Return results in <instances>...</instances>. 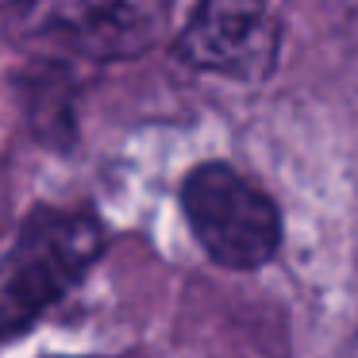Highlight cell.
<instances>
[{
	"label": "cell",
	"instance_id": "obj_1",
	"mask_svg": "<svg viewBox=\"0 0 358 358\" xmlns=\"http://www.w3.org/2000/svg\"><path fill=\"white\" fill-rule=\"evenodd\" d=\"M104 255V224L93 212L35 208L0 258V339L39 324L85 281Z\"/></svg>",
	"mask_w": 358,
	"mask_h": 358
},
{
	"label": "cell",
	"instance_id": "obj_2",
	"mask_svg": "<svg viewBox=\"0 0 358 358\" xmlns=\"http://www.w3.org/2000/svg\"><path fill=\"white\" fill-rule=\"evenodd\" d=\"M170 8L173 0H24L8 35L50 62H124L162 39Z\"/></svg>",
	"mask_w": 358,
	"mask_h": 358
},
{
	"label": "cell",
	"instance_id": "obj_4",
	"mask_svg": "<svg viewBox=\"0 0 358 358\" xmlns=\"http://www.w3.org/2000/svg\"><path fill=\"white\" fill-rule=\"evenodd\" d=\"M281 50V24L270 0H201L173 55L185 66L235 81H262Z\"/></svg>",
	"mask_w": 358,
	"mask_h": 358
},
{
	"label": "cell",
	"instance_id": "obj_3",
	"mask_svg": "<svg viewBox=\"0 0 358 358\" xmlns=\"http://www.w3.org/2000/svg\"><path fill=\"white\" fill-rule=\"evenodd\" d=\"M181 212L204 255L224 270H262L281 250V212L227 162H201L181 181Z\"/></svg>",
	"mask_w": 358,
	"mask_h": 358
},
{
	"label": "cell",
	"instance_id": "obj_5",
	"mask_svg": "<svg viewBox=\"0 0 358 358\" xmlns=\"http://www.w3.org/2000/svg\"><path fill=\"white\" fill-rule=\"evenodd\" d=\"M4 4H8V8H16V4H24V0H0V8H4Z\"/></svg>",
	"mask_w": 358,
	"mask_h": 358
}]
</instances>
